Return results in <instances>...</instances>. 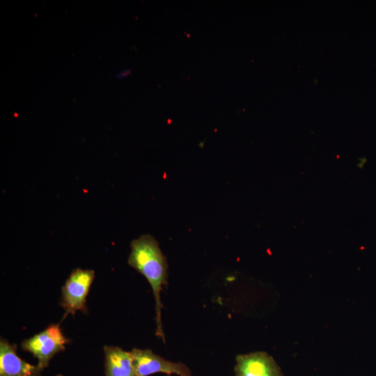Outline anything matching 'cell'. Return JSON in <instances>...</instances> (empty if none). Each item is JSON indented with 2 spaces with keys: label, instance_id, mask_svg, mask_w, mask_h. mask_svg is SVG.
I'll use <instances>...</instances> for the list:
<instances>
[{
  "label": "cell",
  "instance_id": "1",
  "mask_svg": "<svg viewBox=\"0 0 376 376\" xmlns=\"http://www.w3.org/2000/svg\"><path fill=\"white\" fill-rule=\"evenodd\" d=\"M127 263L141 274L150 285L155 299V334L165 343L162 323L161 290L167 284L168 264L159 242L150 234H144L130 243Z\"/></svg>",
  "mask_w": 376,
  "mask_h": 376
},
{
  "label": "cell",
  "instance_id": "2",
  "mask_svg": "<svg viewBox=\"0 0 376 376\" xmlns=\"http://www.w3.org/2000/svg\"><path fill=\"white\" fill-rule=\"evenodd\" d=\"M70 340L63 334L59 324H52L42 331L21 343L22 350L31 353L38 359V366L44 370L50 360L58 352L65 350Z\"/></svg>",
  "mask_w": 376,
  "mask_h": 376
},
{
  "label": "cell",
  "instance_id": "3",
  "mask_svg": "<svg viewBox=\"0 0 376 376\" xmlns=\"http://www.w3.org/2000/svg\"><path fill=\"white\" fill-rule=\"evenodd\" d=\"M95 278L93 269L77 268L72 270L61 288L60 305L65 313L72 316L77 311L87 313L86 298Z\"/></svg>",
  "mask_w": 376,
  "mask_h": 376
},
{
  "label": "cell",
  "instance_id": "4",
  "mask_svg": "<svg viewBox=\"0 0 376 376\" xmlns=\"http://www.w3.org/2000/svg\"><path fill=\"white\" fill-rule=\"evenodd\" d=\"M129 352L138 376H148L155 373L191 376L189 368L185 363L167 361L151 350L133 348Z\"/></svg>",
  "mask_w": 376,
  "mask_h": 376
},
{
  "label": "cell",
  "instance_id": "5",
  "mask_svg": "<svg viewBox=\"0 0 376 376\" xmlns=\"http://www.w3.org/2000/svg\"><path fill=\"white\" fill-rule=\"evenodd\" d=\"M235 373L236 376H283L276 361L265 352L237 355Z\"/></svg>",
  "mask_w": 376,
  "mask_h": 376
},
{
  "label": "cell",
  "instance_id": "6",
  "mask_svg": "<svg viewBox=\"0 0 376 376\" xmlns=\"http://www.w3.org/2000/svg\"><path fill=\"white\" fill-rule=\"evenodd\" d=\"M16 350V344L1 338L0 376H41L43 370L22 360Z\"/></svg>",
  "mask_w": 376,
  "mask_h": 376
},
{
  "label": "cell",
  "instance_id": "7",
  "mask_svg": "<svg viewBox=\"0 0 376 376\" xmlns=\"http://www.w3.org/2000/svg\"><path fill=\"white\" fill-rule=\"evenodd\" d=\"M105 376H138L134 369L130 352L120 347L104 345Z\"/></svg>",
  "mask_w": 376,
  "mask_h": 376
},
{
  "label": "cell",
  "instance_id": "8",
  "mask_svg": "<svg viewBox=\"0 0 376 376\" xmlns=\"http://www.w3.org/2000/svg\"><path fill=\"white\" fill-rule=\"evenodd\" d=\"M132 69H123L119 74L116 75L117 79H123L132 74Z\"/></svg>",
  "mask_w": 376,
  "mask_h": 376
},
{
  "label": "cell",
  "instance_id": "9",
  "mask_svg": "<svg viewBox=\"0 0 376 376\" xmlns=\"http://www.w3.org/2000/svg\"><path fill=\"white\" fill-rule=\"evenodd\" d=\"M56 376H63V375L61 374H57Z\"/></svg>",
  "mask_w": 376,
  "mask_h": 376
}]
</instances>
